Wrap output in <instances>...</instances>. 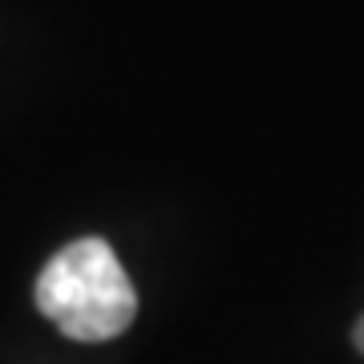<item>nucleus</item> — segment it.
I'll list each match as a JSON object with an SVG mask.
<instances>
[{
    "label": "nucleus",
    "instance_id": "1",
    "mask_svg": "<svg viewBox=\"0 0 364 364\" xmlns=\"http://www.w3.org/2000/svg\"><path fill=\"white\" fill-rule=\"evenodd\" d=\"M37 308L65 336L97 344L114 340L138 316V291L105 239H77L45 263Z\"/></svg>",
    "mask_w": 364,
    "mask_h": 364
},
{
    "label": "nucleus",
    "instance_id": "2",
    "mask_svg": "<svg viewBox=\"0 0 364 364\" xmlns=\"http://www.w3.org/2000/svg\"><path fill=\"white\" fill-rule=\"evenodd\" d=\"M356 348L364 352V316H360V324H356Z\"/></svg>",
    "mask_w": 364,
    "mask_h": 364
}]
</instances>
